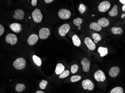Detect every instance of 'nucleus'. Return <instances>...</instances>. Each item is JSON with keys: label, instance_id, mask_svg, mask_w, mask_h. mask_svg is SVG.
Here are the masks:
<instances>
[{"label": "nucleus", "instance_id": "obj_10", "mask_svg": "<svg viewBox=\"0 0 125 93\" xmlns=\"http://www.w3.org/2000/svg\"><path fill=\"white\" fill-rule=\"evenodd\" d=\"M50 35V31L47 28H42L39 31V37L42 40H45Z\"/></svg>", "mask_w": 125, "mask_h": 93}, {"label": "nucleus", "instance_id": "obj_24", "mask_svg": "<svg viewBox=\"0 0 125 93\" xmlns=\"http://www.w3.org/2000/svg\"><path fill=\"white\" fill-rule=\"evenodd\" d=\"M83 19L80 18H76L74 19L73 21V24L75 25L78 26V29L79 30H81V25L83 23Z\"/></svg>", "mask_w": 125, "mask_h": 93}, {"label": "nucleus", "instance_id": "obj_9", "mask_svg": "<svg viewBox=\"0 0 125 93\" xmlns=\"http://www.w3.org/2000/svg\"><path fill=\"white\" fill-rule=\"evenodd\" d=\"M84 42L89 50L93 51L96 49V45L95 43L89 37H86L85 38Z\"/></svg>", "mask_w": 125, "mask_h": 93}, {"label": "nucleus", "instance_id": "obj_32", "mask_svg": "<svg viewBox=\"0 0 125 93\" xmlns=\"http://www.w3.org/2000/svg\"><path fill=\"white\" fill-rule=\"evenodd\" d=\"M48 84V82L46 80H42L39 84V86L42 89H45L46 88V86Z\"/></svg>", "mask_w": 125, "mask_h": 93}, {"label": "nucleus", "instance_id": "obj_12", "mask_svg": "<svg viewBox=\"0 0 125 93\" xmlns=\"http://www.w3.org/2000/svg\"><path fill=\"white\" fill-rule=\"evenodd\" d=\"M24 13L23 10L21 9H18L14 11L13 18L17 20H22L24 18Z\"/></svg>", "mask_w": 125, "mask_h": 93}, {"label": "nucleus", "instance_id": "obj_31", "mask_svg": "<svg viewBox=\"0 0 125 93\" xmlns=\"http://www.w3.org/2000/svg\"><path fill=\"white\" fill-rule=\"evenodd\" d=\"M78 70V66L76 64L72 65L71 67V72L72 74L76 73Z\"/></svg>", "mask_w": 125, "mask_h": 93}, {"label": "nucleus", "instance_id": "obj_1", "mask_svg": "<svg viewBox=\"0 0 125 93\" xmlns=\"http://www.w3.org/2000/svg\"><path fill=\"white\" fill-rule=\"evenodd\" d=\"M26 65V60L23 58H18L13 62V67L17 70L23 69L25 68Z\"/></svg>", "mask_w": 125, "mask_h": 93}, {"label": "nucleus", "instance_id": "obj_5", "mask_svg": "<svg viewBox=\"0 0 125 93\" xmlns=\"http://www.w3.org/2000/svg\"><path fill=\"white\" fill-rule=\"evenodd\" d=\"M71 26L69 24H65L61 25L59 28V33L60 35L62 37H63L66 36L70 30Z\"/></svg>", "mask_w": 125, "mask_h": 93}, {"label": "nucleus", "instance_id": "obj_23", "mask_svg": "<svg viewBox=\"0 0 125 93\" xmlns=\"http://www.w3.org/2000/svg\"><path fill=\"white\" fill-rule=\"evenodd\" d=\"M111 32L114 35H121L123 31V29L121 27H114L112 28Z\"/></svg>", "mask_w": 125, "mask_h": 93}, {"label": "nucleus", "instance_id": "obj_8", "mask_svg": "<svg viewBox=\"0 0 125 93\" xmlns=\"http://www.w3.org/2000/svg\"><path fill=\"white\" fill-rule=\"evenodd\" d=\"M17 37L13 34H9L7 35L5 37V41L7 43L12 45H14L17 42Z\"/></svg>", "mask_w": 125, "mask_h": 93}, {"label": "nucleus", "instance_id": "obj_34", "mask_svg": "<svg viewBox=\"0 0 125 93\" xmlns=\"http://www.w3.org/2000/svg\"><path fill=\"white\" fill-rule=\"evenodd\" d=\"M37 0H32L31 1V5L33 7H35L37 5Z\"/></svg>", "mask_w": 125, "mask_h": 93}, {"label": "nucleus", "instance_id": "obj_33", "mask_svg": "<svg viewBox=\"0 0 125 93\" xmlns=\"http://www.w3.org/2000/svg\"><path fill=\"white\" fill-rule=\"evenodd\" d=\"M5 31L4 28L1 24L0 25V36H2Z\"/></svg>", "mask_w": 125, "mask_h": 93}, {"label": "nucleus", "instance_id": "obj_7", "mask_svg": "<svg viewBox=\"0 0 125 93\" xmlns=\"http://www.w3.org/2000/svg\"><path fill=\"white\" fill-rule=\"evenodd\" d=\"M94 76L95 80L99 82H103L106 79V76L104 73L100 70L95 72Z\"/></svg>", "mask_w": 125, "mask_h": 93}, {"label": "nucleus", "instance_id": "obj_20", "mask_svg": "<svg viewBox=\"0 0 125 93\" xmlns=\"http://www.w3.org/2000/svg\"><path fill=\"white\" fill-rule=\"evenodd\" d=\"M72 42L73 44L76 47H79L81 45L80 39L77 35H74L72 37Z\"/></svg>", "mask_w": 125, "mask_h": 93}, {"label": "nucleus", "instance_id": "obj_11", "mask_svg": "<svg viewBox=\"0 0 125 93\" xmlns=\"http://www.w3.org/2000/svg\"><path fill=\"white\" fill-rule=\"evenodd\" d=\"M81 64L83 67V71L87 73L90 70V63L89 60L87 58H83L81 61Z\"/></svg>", "mask_w": 125, "mask_h": 93}, {"label": "nucleus", "instance_id": "obj_17", "mask_svg": "<svg viewBox=\"0 0 125 93\" xmlns=\"http://www.w3.org/2000/svg\"><path fill=\"white\" fill-rule=\"evenodd\" d=\"M97 23L102 27H106L108 26L110 24V22L107 19L103 17L99 19L97 21Z\"/></svg>", "mask_w": 125, "mask_h": 93}, {"label": "nucleus", "instance_id": "obj_30", "mask_svg": "<svg viewBox=\"0 0 125 93\" xmlns=\"http://www.w3.org/2000/svg\"><path fill=\"white\" fill-rule=\"evenodd\" d=\"M70 74V72L68 70H65L62 74L60 75L59 78L60 79H63L68 76Z\"/></svg>", "mask_w": 125, "mask_h": 93}, {"label": "nucleus", "instance_id": "obj_2", "mask_svg": "<svg viewBox=\"0 0 125 93\" xmlns=\"http://www.w3.org/2000/svg\"><path fill=\"white\" fill-rule=\"evenodd\" d=\"M111 6V4L109 1L104 0L99 4L98 7V10L102 13L106 12L109 9Z\"/></svg>", "mask_w": 125, "mask_h": 93}, {"label": "nucleus", "instance_id": "obj_38", "mask_svg": "<svg viewBox=\"0 0 125 93\" xmlns=\"http://www.w3.org/2000/svg\"><path fill=\"white\" fill-rule=\"evenodd\" d=\"M121 18H125V13L122 14V15H121Z\"/></svg>", "mask_w": 125, "mask_h": 93}, {"label": "nucleus", "instance_id": "obj_19", "mask_svg": "<svg viewBox=\"0 0 125 93\" xmlns=\"http://www.w3.org/2000/svg\"><path fill=\"white\" fill-rule=\"evenodd\" d=\"M97 51L99 53L101 57H104L108 54V49L102 46L99 47L97 49Z\"/></svg>", "mask_w": 125, "mask_h": 93}, {"label": "nucleus", "instance_id": "obj_29", "mask_svg": "<svg viewBox=\"0 0 125 93\" xmlns=\"http://www.w3.org/2000/svg\"><path fill=\"white\" fill-rule=\"evenodd\" d=\"M81 77L79 75L73 76L71 78V81L72 82H75L80 80Z\"/></svg>", "mask_w": 125, "mask_h": 93}, {"label": "nucleus", "instance_id": "obj_13", "mask_svg": "<svg viewBox=\"0 0 125 93\" xmlns=\"http://www.w3.org/2000/svg\"><path fill=\"white\" fill-rule=\"evenodd\" d=\"M38 36L37 34H31L27 39V43L30 45H34L38 42Z\"/></svg>", "mask_w": 125, "mask_h": 93}, {"label": "nucleus", "instance_id": "obj_18", "mask_svg": "<svg viewBox=\"0 0 125 93\" xmlns=\"http://www.w3.org/2000/svg\"><path fill=\"white\" fill-rule=\"evenodd\" d=\"M64 70H65V67L62 64L60 63L57 64L55 68V73L56 75H60L64 71Z\"/></svg>", "mask_w": 125, "mask_h": 93}, {"label": "nucleus", "instance_id": "obj_25", "mask_svg": "<svg viewBox=\"0 0 125 93\" xmlns=\"http://www.w3.org/2000/svg\"><path fill=\"white\" fill-rule=\"evenodd\" d=\"M32 58L34 63L36 65L38 66H41L42 65V61L40 58L36 55H33Z\"/></svg>", "mask_w": 125, "mask_h": 93}, {"label": "nucleus", "instance_id": "obj_27", "mask_svg": "<svg viewBox=\"0 0 125 93\" xmlns=\"http://www.w3.org/2000/svg\"><path fill=\"white\" fill-rule=\"evenodd\" d=\"M123 88L121 87H116L111 91L110 93H123Z\"/></svg>", "mask_w": 125, "mask_h": 93}, {"label": "nucleus", "instance_id": "obj_16", "mask_svg": "<svg viewBox=\"0 0 125 93\" xmlns=\"http://www.w3.org/2000/svg\"><path fill=\"white\" fill-rule=\"evenodd\" d=\"M89 28L91 30H93L97 32H99L102 30V27L97 22H92L90 24Z\"/></svg>", "mask_w": 125, "mask_h": 93}, {"label": "nucleus", "instance_id": "obj_14", "mask_svg": "<svg viewBox=\"0 0 125 93\" xmlns=\"http://www.w3.org/2000/svg\"><path fill=\"white\" fill-rule=\"evenodd\" d=\"M120 70L119 67L114 66L110 68L109 72V74L111 77L114 78L117 76L119 73H120Z\"/></svg>", "mask_w": 125, "mask_h": 93}, {"label": "nucleus", "instance_id": "obj_6", "mask_svg": "<svg viewBox=\"0 0 125 93\" xmlns=\"http://www.w3.org/2000/svg\"><path fill=\"white\" fill-rule=\"evenodd\" d=\"M83 88L84 89H87L90 91H92L94 88V84L90 80L86 79L84 80L82 82Z\"/></svg>", "mask_w": 125, "mask_h": 93}, {"label": "nucleus", "instance_id": "obj_37", "mask_svg": "<svg viewBox=\"0 0 125 93\" xmlns=\"http://www.w3.org/2000/svg\"><path fill=\"white\" fill-rule=\"evenodd\" d=\"M122 10L124 12H125V4L124 5L123 7H122Z\"/></svg>", "mask_w": 125, "mask_h": 93}, {"label": "nucleus", "instance_id": "obj_39", "mask_svg": "<svg viewBox=\"0 0 125 93\" xmlns=\"http://www.w3.org/2000/svg\"><path fill=\"white\" fill-rule=\"evenodd\" d=\"M36 93H44V92H43V91H40V90H39V91H37L36 92Z\"/></svg>", "mask_w": 125, "mask_h": 93}, {"label": "nucleus", "instance_id": "obj_4", "mask_svg": "<svg viewBox=\"0 0 125 93\" xmlns=\"http://www.w3.org/2000/svg\"><path fill=\"white\" fill-rule=\"evenodd\" d=\"M33 21L36 23H40L42 21L43 16L40 10L36 9L31 14Z\"/></svg>", "mask_w": 125, "mask_h": 93}, {"label": "nucleus", "instance_id": "obj_26", "mask_svg": "<svg viewBox=\"0 0 125 93\" xmlns=\"http://www.w3.org/2000/svg\"><path fill=\"white\" fill-rule=\"evenodd\" d=\"M26 87L24 85L21 84H18L15 86V89L16 91L20 92L24 91Z\"/></svg>", "mask_w": 125, "mask_h": 93}, {"label": "nucleus", "instance_id": "obj_3", "mask_svg": "<svg viewBox=\"0 0 125 93\" xmlns=\"http://www.w3.org/2000/svg\"><path fill=\"white\" fill-rule=\"evenodd\" d=\"M58 16L62 19H67L70 18L71 15V11L67 9H62L58 12Z\"/></svg>", "mask_w": 125, "mask_h": 93}, {"label": "nucleus", "instance_id": "obj_22", "mask_svg": "<svg viewBox=\"0 0 125 93\" xmlns=\"http://www.w3.org/2000/svg\"><path fill=\"white\" fill-rule=\"evenodd\" d=\"M93 39L94 40V42L95 44H97L99 42L102 40V37L99 34L97 33H93L92 34Z\"/></svg>", "mask_w": 125, "mask_h": 93}, {"label": "nucleus", "instance_id": "obj_21", "mask_svg": "<svg viewBox=\"0 0 125 93\" xmlns=\"http://www.w3.org/2000/svg\"><path fill=\"white\" fill-rule=\"evenodd\" d=\"M118 6L116 5H114L111 9L109 12V15L112 17H115L118 14Z\"/></svg>", "mask_w": 125, "mask_h": 93}, {"label": "nucleus", "instance_id": "obj_36", "mask_svg": "<svg viewBox=\"0 0 125 93\" xmlns=\"http://www.w3.org/2000/svg\"><path fill=\"white\" fill-rule=\"evenodd\" d=\"M119 1H120L121 3H122V4H123V5H125V0H120Z\"/></svg>", "mask_w": 125, "mask_h": 93}, {"label": "nucleus", "instance_id": "obj_15", "mask_svg": "<svg viewBox=\"0 0 125 93\" xmlns=\"http://www.w3.org/2000/svg\"><path fill=\"white\" fill-rule=\"evenodd\" d=\"M10 28L13 32L19 33L22 30L21 26L19 23H14L11 24L10 26Z\"/></svg>", "mask_w": 125, "mask_h": 93}, {"label": "nucleus", "instance_id": "obj_35", "mask_svg": "<svg viewBox=\"0 0 125 93\" xmlns=\"http://www.w3.org/2000/svg\"><path fill=\"white\" fill-rule=\"evenodd\" d=\"M44 1L46 3H50L54 1V0H45Z\"/></svg>", "mask_w": 125, "mask_h": 93}, {"label": "nucleus", "instance_id": "obj_28", "mask_svg": "<svg viewBox=\"0 0 125 93\" xmlns=\"http://www.w3.org/2000/svg\"><path fill=\"white\" fill-rule=\"evenodd\" d=\"M78 10L79 13L81 14H83L85 12L86 10V6L82 3H81L79 5V7L78 8Z\"/></svg>", "mask_w": 125, "mask_h": 93}]
</instances>
